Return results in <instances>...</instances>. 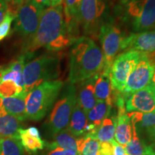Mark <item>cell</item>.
I'll return each instance as SVG.
<instances>
[{"label":"cell","mask_w":155,"mask_h":155,"mask_svg":"<svg viewBox=\"0 0 155 155\" xmlns=\"http://www.w3.org/2000/svg\"><path fill=\"white\" fill-rule=\"evenodd\" d=\"M75 39L65 22L63 5L49 7L42 12L35 33L24 43L23 53H32L41 48L58 52L71 45Z\"/></svg>","instance_id":"6da1fadb"},{"label":"cell","mask_w":155,"mask_h":155,"mask_svg":"<svg viewBox=\"0 0 155 155\" xmlns=\"http://www.w3.org/2000/svg\"><path fill=\"white\" fill-rule=\"evenodd\" d=\"M69 83H81L98 74L105 65L104 54L92 39L78 38L69 53Z\"/></svg>","instance_id":"7a4b0ae2"},{"label":"cell","mask_w":155,"mask_h":155,"mask_svg":"<svg viewBox=\"0 0 155 155\" xmlns=\"http://www.w3.org/2000/svg\"><path fill=\"white\" fill-rule=\"evenodd\" d=\"M64 86L63 81H46L32 89L26 97L27 119L40 121L47 115Z\"/></svg>","instance_id":"3957f363"},{"label":"cell","mask_w":155,"mask_h":155,"mask_svg":"<svg viewBox=\"0 0 155 155\" xmlns=\"http://www.w3.org/2000/svg\"><path fill=\"white\" fill-rule=\"evenodd\" d=\"M61 73V59L58 55L43 54L25 63L23 68L24 90L28 94L46 81H55Z\"/></svg>","instance_id":"277c9868"},{"label":"cell","mask_w":155,"mask_h":155,"mask_svg":"<svg viewBox=\"0 0 155 155\" xmlns=\"http://www.w3.org/2000/svg\"><path fill=\"white\" fill-rule=\"evenodd\" d=\"M77 103L76 88L73 84L66 85L61 98L55 103L47 121L46 131L52 137L67 129L73 108Z\"/></svg>","instance_id":"5b68a950"},{"label":"cell","mask_w":155,"mask_h":155,"mask_svg":"<svg viewBox=\"0 0 155 155\" xmlns=\"http://www.w3.org/2000/svg\"><path fill=\"white\" fill-rule=\"evenodd\" d=\"M143 54L134 50H128L115 58L109 69L110 80L114 91H124L128 78Z\"/></svg>","instance_id":"8992f818"},{"label":"cell","mask_w":155,"mask_h":155,"mask_svg":"<svg viewBox=\"0 0 155 155\" xmlns=\"http://www.w3.org/2000/svg\"><path fill=\"white\" fill-rule=\"evenodd\" d=\"M44 8L34 0H26L17 11L15 30L24 38L30 39L33 36L38 28Z\"/></svg>","instance_id":"52a82bcc"},{"label":"cell","mask_w":155,"mask_h":155,"mask_svg":"<svg viewBox=\"0 0 155 155\" xmlns=\"http://www.w3.org/2000/svg\"><path fill=\"white\" fill-rule=\"evenodd\" d=\"M126 5L127 15L131 18L135 32L155 28V0H138Z\"/></svg>","instance_id":"ba28073f"},{"label":"cell","mask_w":155,"mask_h":155,"mask_svg":"<svg viewBox=\"0 0 155 155\" xmlns=\"http://www.w3.org/2000/svg\"><path fill=\"white\" fill-rule=\"evenodd\" d=\"M98 36L105 61L104 69L109 71L114 60L122 50V43L124 38L121 30L110 22L101 25Z\"/></svg>","instance_id":"9c48e42d"},{"label":"cell","mask_w":155,"mask_h":155,"mask_svg":"<svg viewBox=\"0 0 155 155\" xmlns=\"http://www.w3.org/2000/svg\"><path fill=\"white\" fill-rule=\"evenodd\" d=\"M155 70V65L150 61L147 54H143L140 61L131 71L128 78L124 91V96L146 88L152 83Z\"/></svg>","instance_id":"30bf717a"},{"label":"cell","mask_w":155,"mask_h":155,"mask_svg":"<svg viewBox=\"0 0 155 155\" xmlns=\"http://www.w3.org/2000/svg\"><path fill=\"white\" fill-rule=\"evenodd\" d=\"M127 112L155 113V90L152 84L124 97Z\"/></svg>","instance_id":"8fae6325"},{"label":"cell","mask_w":155,"mask_h":155,"mask_svg":"<svg viewBox=\"0 0 155 155\" xmlns=\"http://www.w3.org/2000/svg\"><path fill=\"white\" fill-rule=\"evenodd\" d=\"M105 8L104 0H82L79 9L78 22L81 23L87 33H90L96 28Z\"/></svg>","instance_id":"7c38bea8"},{"label":"cell","mask_w":155,"mask_h":155,"mask_svg":"<svg viewBox=\"0 0 155 155\" xmlns=\"http://www.w3.org/2000/svg\"><path fill=\"white\" fill-rule=\"evenodd\" d=\"M134 50L141 53H155V30L144 31L129 35L124 38L123 50Z\"/></svg>","instance_id":"4fadbf2b"},{"label":"cell","mask_w":155,"mask_h":155,"mask_svg":"<svg viewBox=\"0 0 155 155\" xmlns=\"http://www.w3.org/2000/svg\"><path fill=\"white\" fill-rule=\"evenodd\" d=\"M32 53H24L16 59L0 69V82L5 81H12L19 86L24 88L23 68L26 61L32 57ZM25 91V90H24Z\"/></svg>","instance_id":"5bb4252c"},{"label":"cell","mask_w":155,"mask_h":155,"mask_svg":"<svg viewBox=\"0 0 155 155\" xmlns=\"http://www.w3.org/2000/svg\"><path fill=\"white\" fill-rule=\"evenodd\" d=\"M112 85L110 80L109 71L103 69L97 75L94 83V94L98 101H106L113 106L114 96Z\"/></svg>","instance_id":"9a60e30c"},{"label":"cell","mask_w":155,"mask_h":155,"mask_svg":"<svg viewBox=\"0 0 155 155\" xmlns=\"http://www.w3.org/2000/svg\"><path fill=\"white\" fill-rule=\"evenodd\" d=\"M98 74L81 82L77 95V101L86 114L96 105L97 101L94 94V83Z\"/></svg>","instance_id":"2e32d148"},{"label":"cell","mask_w":155,"mask_h":155,"mask_svg":"<svg viewBox=\"0 0 155 155\" xmlns=\"http://www.w3.org/2000/svg\"><path fill=\"white\" fill-rule=\"evenodd\" d=\"M28 94L23 93L17 96L1 98L0 104L7 113L15 116L21 121L27 119L26 97Z\"/></svg>","instance_id":"e0dca14e"},{"label":"cell","mask_w":155,"mask_h":155,"mask_svg":"<svg viewBox=\"0 0 155 155\" xmlns=\"http://www.w3.org/2000/svg\"><path fill=\"white\" fill-rule=\"evenodd\" d=\"M21 121L15 116L7 113L0 104V139H19V130L21 128Z\"/></svg>","instance_id":"ac0fdd59"},{"label":"cell","mask_w":155,"mask_h":155,"mask_svg":"<svg viewBox=\"0 0 155 155\" xmlns=\"http://www.w3.org/2000/svg\"><path fill=\"white\" fill-rule=\"evenodd\" d=\"M88 124L86 112L81 107L77 101L71 114L67 129L75 137L81 138L86 135V129Z\"/></svg>","instance_id":"d6986e66"},{"label":"cell","mask_w":155,"mask_h":155,"mask_svg":"<svg viewBox=\"0 0 155 155\" xmlns=\"http://www.w3.org/2000/svg\"><path fill=\"white\" fill-rule=\"evenodd\" d=\"M115 128L116 119L106 118L102 121L100 126L86 135L96 139L100 143H112L115 141Z\"/></svg>","instance_id":"ffe728a7"},{"label":"cell","mask_w":155,"mask_h":155,"mask_svg":"<svg viewBox=\"0 0 155 155\" xmlns=\"http://www.w3.org/2000/svg\"><path fill=\"white\" fill-rule=\"evenodd\" d=\"M48 148L53 150L56 148H62L63 150H71L78 152V139H75L68 131L65 129L60 131L53 137V141L46 144Z\"/></svg>","instance_id":"44dd1931"},{"label":"cell","mask_w":155,"mask_h":155,"mask_svg":"<svg viewBox=\"0 0 155 155\" xmlns=\"http://www.w3.org/2000/svg\"><path fill=\"white\" fill-rule=\"evenodd\" d=\"M112 106L106 101H98L96 105L87 113L88 124L98 127L110 114Z\"/></svg>","instance_id":"7402d4cb"},{"label":"cell","mask_w":155,"mask_h":155,"mask_svg":"<svg viewBox=\"0 0 155 155\" xmlns=\"http://www.w3.org/2000/svg\"><path fill=\"white\" fill-rule=\"evenodd\" d=\"M19 137L22 147L29 153H35L38 150H42L45 146V142L42 140L41 137L32 136L28 132L27 129H19Z\"/></svg>","instance_id":"603a6c76"},{"label":"cell","mask_w":155,"mask_h":155,"mask_svg":"<svg viewBox=\"0 0 155 155\" xmlns=\"http://www.w3.org/2000/svg\"><path fill=\"white\" fill-rule=\"evenodd\" d=\"M101 143L88 135L78 138V155H98Z\"/></svg>","instance_id":"cb8c5ba5"},{"label":"cell","mask_w":155,"mask_h":155,"mask_svg":"<svg viewBox=\"0 0 155 155\" xmlns=\"http://www.w3.org/2000/svg\"><path fill=\"white\" fill-rule=\"evenodd\" d=\"M0 155H24L20 139L13 137L0 139Z\"/></svg>","instance_id":"d4e9b609"},{"label":"cell","mask_w":155,"mask_h":155,"mask_svg":"<svg viewBox=\"0 0 155 155\" xmlns=\"http://www.w3.org/2000/svg\"><path fill=\"white\" fill-rule=\"evenodd\" d=\"M147 144L141 139L135 130L132 129V137L124 147L127 155H147Z\"/></svg>","instance_id":"484cf974"},{"label":"cell","mask_w":155,"mask_h":155,"mask_svg":"<svg viewBox=\"0 0 155 155\" xmlns=\"http://www.w3.org/2000/svg\"><path fill=\"white\" fill-rule=\"evenodd\" d=\"M82 0H63V13L67 25L78 22L79 9Z\"/></svg>","instance_id":"4316f807"},{"label":"cell","mask_w":155,"mask_h":155,"mask_svg":"<svg viewBox=\"0 0 155 155\" xmlns=\"http://www.w3.org/2000/svg\"><path fill=\"white\" fill-rule=\"evenodd\" d=\"M25 93L24 88L17 85L12 81H5L0 82V97L9 98L17 96Z\"/></svg>","instance_id":"83f0119b"},{"label":"cell","mask_w":155,"mask_h":155,"mask_svg":"<svg viewBox=\"0 0 155 155\" xmlns=\"http://www.w3.org/2000/svg\"><path fill=\"white\" fill-rule=\"evenodd\" d=\"M15 17L16 16L9 11L3 22L0 24V42L11 33L12 23L15 19Z\"/></svg>","instance_id":"f1b7e54d"},{"label":"cell","mask_w":155,"mask_h":155,"mask_svg":"<svg viewBox=\"0 0 155 155\" xmlns=\"http://www.w3.org/2000/svg\"><path fill=\"white\" fill-rule=\"evenodd\" d=\"M26 0H7V5H8L9 11L11 12L13 15L16 16L17 11L19 7Z\"/></svg>","instance_id":"f546056e"},{"label":"cell","mask_w":155,"mask_h":155,"mask_svg":"<svg viewBox=\"0 0 155 155\" xmlns=\"http://www.w3.org/2000/svg\"><path fill=\"white\" fill-rule=\"evenodd\" d=\"M48 155H78L76 151L71 150H63L62 148H56L52 150Z\"/></svg>","instance_id":"4dcf8cb0"},{"label":"cell","mask_w":155,"mask_h":155,"mask_svg":"<svg viewBox=\"0 0 155 155\" xmlns=\"http://www.w3.org/2000/svg\"><path fill=\"white\" fill-rule=\"evenodd\" d=\"M9 12L7 0H0V24L3 22Z\"/></svg>","instance_id":"1f68e13d"},{"label":"cell","mask_w":155,"mask_h":155,"mask_svg":"<svg viewBox=\"0 0 155 155\" xmlns=\"http://www.w3.org/2000/svg\"><path fill=\"white\" fill-rule=\"evenodd\" d=\"M114 146V155H127L124 147L116 142V141H113Z\"/></svg>","instance_id":"d6a6232c"},{"label":"cell","mask_w":155,"mask_h":155,"mask_svg":"<svg viewBox=\"0 0 155 155\" xmlns=\"http://www.w3.org/2000/svg\"><path fill=\"white\" fill-rule=\"evenodd\" d=\"M147 155H155V139L150 145H147Z\"/></svg>","instance_id":"836d02e7"},{"label":"cell","mask_w":155,"mask_h":155,"mask_svg":"<svg viewBox=\"0 0 155 155\" xmlns=\"http://www.w3.org/2000/svg\"><path fill=\"white\" fill-rule=\"evenodd\" d=\"M146 134L151 141L154 140L155 139V124L152 128H150L149 130L147 131Z\"/></svg>","instance_id":"e575fe53"},{"label":"cell","mask_w":155,"mask_h":155,"mask_svg":"<svg viewBox=\"0 0 155 155\" xmlns=\"http://www.w3.org/2000/svg\"><path fill=\"white\" fill-rule=\"evenodd\" d=\"M34 1L44 7H50V0H34Z\"/></svg>","instance_id":"d590c367"},{"label":"cell","mask_w":155,"mask_h":155,"mask_svg":"<svg viewBox=\"0 0 155 155\" xmlns=\"http://www.w3.org/2000/svg\"><path fill=\"white\" fill-rule=\"evenodd\" d=\"M63 0H50V7H56V6L62 5Z\"/></svg>","instance_id":"8d00e7d4"},{"label":"cell","mask_w":155,"mask_h":155,"mask_svg":"<svg viewBox=\"0 0 155 155\" xmlns=\"http://www.w3.org/2000/svg\"><path fill=\"white\" fill-rule=\"evenodd\" d=\"M135 1H138V0H122V3H123L124 5H127L128 3H130L131 2Z\"/></svg>","instance_id":"74e56055"},{"label":"cell","mask_w":155,"mask_h":155,"mask_svg":"<svg viewBox=\"0 0 155 155\" xmlns=\"http://www.w3.org/2000/svg\"><path fill=\"white\" fill-rule=\"evenodd\" d=\"M151 84H152V86H153V87H154V90H155V84H153V83H151Z\"/></svg>","instance_id":"f35d334b"},{"label":"cell","mask_w":155,"mask_h":155,"mask_svg":"<svg viewBox=\"0 0 155 155\" xmlns=\"http://www.w3.org/2000/svg\"></svg>","instance_id":"ab89813d"}]
</instances>
